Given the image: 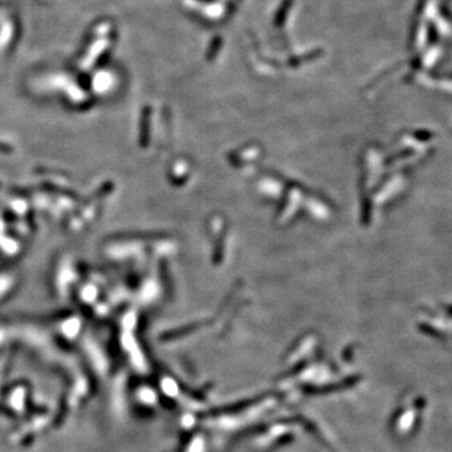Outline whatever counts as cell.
I'll list each match as a JSON object with an SVG mask.
<instances>
[{
  "mask_svg": "<svg viewBox=\"0 0 452 452\" xmlns=\"http://www.w3.org/2000/svg\"><path fill=\"white\" fill-rule=\"evenodd\" d=\"M12 151H13L12 146H9V144H7V143L0 142V152H3V154H10Z\"/></svg>",
  "mask_w": 452,
  "mask_h": 452,
  "instance_id": "6da1fadb",
  "label": "cell"
}]
</instances>
